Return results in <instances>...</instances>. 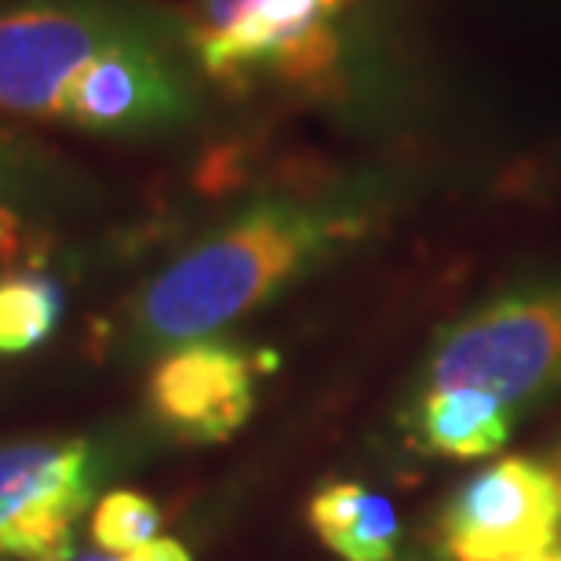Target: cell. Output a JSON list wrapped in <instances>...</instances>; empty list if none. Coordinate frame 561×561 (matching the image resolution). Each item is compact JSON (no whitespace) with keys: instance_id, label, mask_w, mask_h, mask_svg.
I'll use <instances>...</instances> for the list:
<instances>
[{"instance_id":"5bb4252c","label":"cell","mask_w":561,"mask_h":561,"mask_svg":"<svg viewBox=\"0 0 561 561\" xmlns=\"http://www.w3.org/2000/svg\"><path fill=\"white\" fill-rule=\"evenodd\" d=\"M70 561H128V558H121V554H106V551H88V554H77V558H70Z\"/></svg>"},{"instance_id":"9a60e30c","label":"cell","mask_w":561,"mask_h":561,"mask_svg":"<svg viewBox=\"0 0 561 561\" xmlns=\"http://www.w3.org/2000/svg\"><path fill=\"white\" fill-rule=\"evenodd\" d=\"M551 474L558 478V485H561V448H558V456H554V467H551Z\"/></svg>"},{"instance_id":"30bf717a","label":"cell","mask_w":561,"mask_h":561,"mask_svg":"<svg viewBox=\"0 0 561 561\" xmlns=\"http://www.w3.org/2000/svg\"><path fill=\"white\" fill-rule=\"evenodd\" d=\"M66 313L62 280L41 271V266H22V271L0 274V357H19L48 343Z\"/></svg>"},{"instance_id":"7a4b0ae2","label":"cell","mask_w":561,"mask_h":561,"mask_svg":"<svg viewBox=\"0 0 561 561\" xmlns=\"http://www.w3.org/2000/svg\"><path fill=\"white\" fill-rule=\"evenodd\" d=\"M376 211L365 194L255 201L146 280L131 329L146 346L208 340L368 238Z\"/></svg>"},{"instance_id":"2e32d148","label":"cell","mask_w":561,"mask_h":561,"mask_svg":"<svg viewBox=\"0 0 561 561\" xmlns=\"http://www.w3.org/2000/svg\"><path fill=\"white\" fill-rule=\"evenodd\" d=\"M529 561H561V551H547L540 558H529Z\"/></svg>"},{"instance_id":"ba28073f","label":"cell","mask_w":561,"mask_h":561,"mask_svg":"<svg viewBox=\"0 0 561 561\" xmlns=\"http://www.w3.org/2000/svg\"><path fill=\"white\" fill-rule=\"evenodd\" d=\"M307 522L343 561H390L401 536L394 503L357 481H335L313 492Z\"/></svg>"},{"instance_id":"277c9868","label":"cell","mask_w":561,"mask_h":561,"mask_svg":"<svg viewBox=\"0 0 561 561\" xmlns=\"http://www.w3.org/2000/svg\"><path fill=\"white\" fill-rule=\"evenodd\" d=\"M340 8L343 0H197L183 15L186 44L211 84L324 88L343 59Z\"/></svg>"},{"instance_id":"9c48e42d","label":"cell","mask_w":561,"mask_h":561,"mask_svg":"<svg viewBox=\"0 0 561 561\" xmlns=\"http://www.w3.org/2000/svg\"><path fill=\"white\" fill-rule=\"evenodd\" d=\"M514 412L481 390H423L416 409V437L423 448L453 459L492 456L511 437Z\"/></svg>"},{"instance_id":"5b68a950","label":"cell","mask_w":561,"mask_h":561,"mask_svg":"<svg viewBox=\"0 0 561 561\" xmlns=\"http://www.w3.org/2000/svg\"><path fill=\"white\" fill-rule=\"evenodd\" d=\"M95 481V448L84 437L0 448V561H70Z\"/></svg>"},{"instance_id":"8fae6325","label":"cell","mask_w":561,"mask_h":561,"mask_svg":"<svg viewBox=\"0 0 561 561\" xmlns=\"http://www.w3.org/2000/svg\"><path fill=\"white\" fill-rule=\"evenodd\" d=\"M62 183V168L22 139L19 131L0 125V241L11 249L26 230L30 211H37Z\"/></svg>"},{"instance_id":"52a82bcc","label":"cell","mask_w":561,"mask_h":561,"mask_svg":"<svg viewBox=\"0 0 561 561\" xmlns=\"http://www.w3.org/2000/svg\"><path fill=\"white\" fill-rule=\"evenodd\" d=\"M146 401L153 420L179 442H230L255 409L252 362L238 346L211 340L175 346L153 365Z\"/></svg>"},{"instance_id":"6da1fadb","label":"cell","mask_w":561,"mask_h":561,"mask_svg":"<svg viewBox=\"0 0 561 561\" xmlns=\"http://www.w3.org/2000/svg\"><path fill=\"white\" fill-rule=\"evenodd\" d=\"M186 22L157 0H19L0 11V114L153 139L201 114Z\"/></svg>"},{"instance_id":"3957f363","label":"cell","mask_w":561,"mask_h":561,"mask_svg":"<svg viewBox=\"0 0 561 561\" xmlns=\"http://www.w3.org/2000/svg\"><path fill=\"white\" fill-rule=\"evenodd\" d=\"M423 390H481L518 412L561 390V274L481 302L437 335Z\"/></svg>"},{"instance_id":"8992f818","label":"cell","mask_w":561,"mask_h":561,"mask_svg":"<svg viewBox=\"0 0 561 561\" xmlns=\"http://www.w3.org/2000/svg\"><path fill=\"white\" fill-rule=\"evenodd\" d=\"M561 536V485L551 467L507 456L456 489L442 514L453 561H529Z\"/></svg>"},{"instance_id":"7c38bea8","label":"cell","mask_w":561,"mask_h":561,"mask_svg":"<svg viewBox=\"0 0 561 561\" xmlns=\"http://www.w3.org/2000/svg\"><path fill=\"white\" fill-rule=\"evenodd\" d=\"M157 529H161L157 503L131 489L106 492L92 511V543L106 554H136L139 547L157 540Z\"/></svg>"},{"instance_id":"e0dca14e","label":"cell","mask_w":561,"mask_h":561,"mask_svg":"<svg viewBox=\"0 0 561 561\" xmlns=\"http://www.w3.org/2000/svg\"><path fill=\"white\" fill-rule=\"evenodd\" d=\"M11 4H19V0H0V11H4V8H11Z\"/></svg>"},{"instance_id":"4fadbf2b","label":"cell","mask_w":561,"mask_h":561,"mask_svg":"<svg viewBox=\"0 0 561 561\" xmlns=\"http://www.w3.org/2000/svg\"><path fill=\"white\" fill-rule=\"evenodd\" d=\"M128 561H194V558H190L186 547L172 540V536H157V540L139 547L136 554H128Z\"/></svg>"}]
</instances>
